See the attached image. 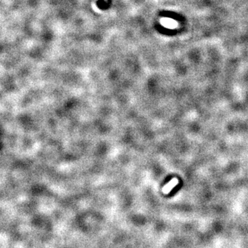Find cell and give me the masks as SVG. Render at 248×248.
Listing matches in <instances>:
<instances>
[{
    "label": "cell",
    "mask_w": 248,
    "mask_h": 248,
    "mask_svg": "<svg viewBox=\"0 0 248 248\" xmlns=\"http://www.w3.org/2000/svg\"><path fill=\"white\" fill-rule=\"evenodd\" d=\"M178 183H179V181L177 179L175 178V179H172L166 185L164 186L163 188V192L164 194H168L171 190H172L173 188L175 187V185L178 184Z\"/></svg>",
    "instance_id": "cell-1"
}]
</instances>
